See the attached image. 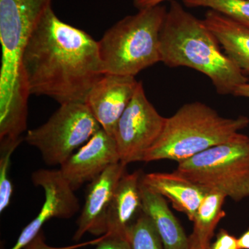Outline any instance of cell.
<instances>
[{"label": "cell", "mask_w": 249, "mask_h": 249, "mask_svg": "<svg viewBox=\"0 0 249 249\" xmlns=\"http://www.w3.org/2000/svg\"><path fill=\"white\" fill-rule=\"evenodd\" d=\"M53 1L0 0V142L24 140L30 94L23 71V54Z\"/></svg>", "instance_id": "2"}, {"label": "cell", "mask_w": 249, "mask_h": 249, "mask_svg": "<svg viewBox=\"0 0 249 249\" xmlns=\"http://www.w3.org/2000/svg\"><path fill=\"white\" fill-rule=\"evenodd\" d=\"M135 77L106 73L95 83L85 101L101 128L114 137L119 119L133 97Z\"/></svg>", "instance_id": "10"}, {"label": "cell", "mask_w": 249, "mask_h": 249, "mask_svg": "<svg viewBox=\"0 0 249 249\" xmlns=\"http://www.w3.org/2000/svg\"><path fill=\"white\" fill-rule=\"evenodd\" d=\"M104 237V235L101 236L96 240L83 242L78 245L67 246V247H54L47 245L45 242V237L43 231H41L37 235L27 244L23 249H77L89 245H97Z\"/></svg>", "instance_id": "21"}, {"label": "cell", "mask_w": 249, "mask_h": 249, "mask_svg": "<svg viewBox=\"0 0 249 249\" xmlns=\"http://www.w3.org/2000/svg\"><path fill=\"white\" fill-rule=\"evenodd\" d=\"M122 162L111 165L90 182L85 204L78 220L73 240L78 242L86 233L102 236L107 233V215L118 183L126 173Z\"/></svg>", "instance_id": "12"}, {"label": "cell", "mask_w": 249, "mask_h": 249, "mask_svg": "<svg viewBox=\"0 0 249 249\" xmlns=\"http://www.w3.org/2000/svg\"><path fill=\"white\" fill-rule=\"evenodd\" d=\"M166 1H169V0H133V3L134 6L137 9L142 10L155 7Z\"/></svg>", "instance_id": "24"}, {"label": "cell", "mask_w": 249, "mask_h": 249, "mask_svg": "<svg viewBox=\"0 0 249 249\" xmlns=\"http://www.w3.org/2000/svg\"><path fill=\"white\" fill-rule=\"evenodd\" d=\"M142 174L126 172L118 183L107 215V233L127 239V232L142 213Z\"/></svg>", "instance_id": "13"}, {"label": "cell", "mask_w": 249, "mask_h": 249, "mask_svg": "<svg viewBox=\"0 0 249 249\" xmlns=\"http://www.w3.org/2000/svg\"><path fill=\"white\" fill-rule=\"evenodd\" d=\"M208 191L235 201L249 197V137L242 133L178 163L175 170Z\"/></svg>", "instance_id": "6"}, {"label": "cell", "mask_w": 249, "mask_h": 249, "mask_svg": "<svg viewBox=\"0 0 249 249\" xmlns=\"http://www.w3.org/2000/svg\"><path fill=\"white\" fill-rule=\"evenodd\" d=\"M126 237L131 249H164L151 219L142 211L129 228Z\"/></svg>", "instance_id": "18"}, {"label": "cell", "mask_w": 249, "mask_h": 249, "mask_svg": "<svg viewBox=\"0 0 249 249\" xmlns=\"http://www.w3.org/2000/svg\"><path fill=\"white\" fill-rule=\"evenodd\" d=\"M233 95L238 97L249 98V80L245 84L240 85L239 88H237Z\"/></svg>", "instance_id": "26"}, {"label": "cell", "mask_w": 249, "mask_h": 249, "mask_svg": "<svg viewBox=\"0 0 249 249\" xmlns=\"http://www.w3.org/2000/svg\"><path fill=\"white\" fill-rule=\"evenodd\" d=\"M188 7H205L249 28V0H182Z\"/></svg>", "instance_id": "19"}, {"label": "cell", "mask_w": 249, "mask_h": 249, "mask_svg": "<svg viewBox=\"0 0 249 249\" xmlns=\"http://www.w3.org/2000/svg\"><path fill=\"white\" fill-rule=\"evenodd\" d=\"M142 211L150 218L164 249H188L189 237L170 211L165 198L151 191L141 181Z\"/></svg>", "instance_id": "15"}, {"label": "cell", "mask_w": 249, "mask_h": 249, "mask_svg": "<svg viewBox=\"0 0 249 249\" xmlns=\"http://www.w3.org/2000/svg\"><path fill=\"white\" fill-rule=\"evenodd\" d=\"M101 129L84 103H67L28 131L24 140L39 150L46 164L60 165Z\"/></svg>", "instance_id": "7"}, {"label": "cell", "mask_w": 249, "mask_h": 249, "mask_svg": "<svg viewBox=\"0 0 249 249\" xmlns=\"http://www.w3.org/2000/svg\"><path fill=\"white\" fill-rule=\"evenodd\" d=\"M203 21L226 55L244 73L249 74V28L213 10L206 12Z\"/></svg>", "instance_id": "16"}, {"label": "cell", "mask_w": 249, "mask_h": 249, "mask_svg": "<svg viewBox=\"0 0 249 249\" xmlns=\"http://www.w3.org/2000/svg\"><path fill=\"white\" fill-rule=\"evenodd\" d=\"M161 62L186 67L209 78L217 93L233 95L249 79L226 53L204 21L171 0L160 34Z\"/></svg>", "instance_id": "3"}, {"label": "cell", "mask_w": 249, "mask_h": 249, "mask_svg": "<svg viewBox=\"0 0 249 249\" xmlns=\"http://www.w3.org/2000/svg\"><path fill=\"white\" fill-rule=\"evenodd\" d=\"M227 196L219 192L209 191L201 201L196 217L190 240L204 247H210L214 230L219 222L226 217L222 206Z\"/></svg>", "instance_id": "17"}, {"label": "cell", "mask_w": 249, "mask_h": 249, "mask_svg": "<svg viewBox=\"0 0 249 249\" xmlns=\"http://www.w3.org/2000/svg\"><path fill=\"white\" fill-rule=\"evenodd\" d=\"M249 124L247 116L223 117L204 103H186L167 118L161 135L147 152L143 162L168 160L179 163L230 142Z\"/></svg>", "instance_id": "4"}, {"label": "cell", "mask_w": 249, "mask_h": 249, "mask_svg": "<svg viewBox=\"0 0 249 249\" xmlns=\"http://www.w3.org/2000/svg\"><path fill=\"white\" fill-rule=\"evenodd\" d=\"M211 249H238L237 238L227 231L221 229L215 242L211 246Z\"/></svg>", "instance_id": "22"}, {"label": "cell", "mask_w": 249, "mask_h": 249, "mask_svg": "<svg viewBox=\"0 0 249 249\" xmlns=\"http://www.w3.org/2000/svg\"><path fill=\"white\" fill-rule=\"evenodd\" d=\"M120 161L115 139L101 129L60 165L59 170L76 191Z\"/></svg>", "instance_id": "11"}, {"label": "cell", "mask_w": 249, "mask_h": 249, "mask_svg": "<svg viewBox=\"0 0 249 249\" xmlns=\"http://www.w3.org/2000/svg\"><path fill=\"white\" fill-rule=\"evenodd\" d=\"M95 249H131L128 241L123 237L104 235Z\"/></svg>", "instance_id": "23"}, {"label": "cell", "mask_w": 249, "mask_h": 249, "mask_svg": "<svg viewBox=\"0 0 249 249\" xmlns=\"http://www.w3.org/2000/svg\"><path fill=\"white\" fill-rule=\"evenodd\" d=\"M20 144H0V213L11 204L14 186L10 178L11 156Z\"/></svg>", "instance_id": "20"}, {"label": "cell", "mask_w": 249, "mask_h": 249, "mask_svg": "<svg viewBox=\"0 0 249 249\" xmlns=\"http://www.w3.org/2000/svg\"><path fill=\"white\" fill-rule=\"evenodd\" d=\"M29 94L60 105L84 103L104 75L98 42L64 22L50 7L33 32L22 58Z\"/></svg>", "instance_id": "1"}, {"label": "cell", "mask_w": 249, "mask_h": 249, "mask_svg": "<svg viewBox=\"0 0 249 249\" xmlns=\"http://www.w3.org/2000/svg\"><path fill=\"white\" fill-rule=\"evenodd\" d=\"M36 186L45 191V201L40 212L23 229L16 244L11 249H23L42 231L45 223L53 218L70 219L80 209L74 192L60 170L40 169L31 175Z\"/></svg>", "instance_id": "9"}, {"label": "cell", "mask_w": 249, "mask_h": 249, "mask_svg": "<svg viewBox=\"0 0 249 249\" xmlns=\"http://www.w3.org/2000/svg\"><path fill=\"white\" fill-rule=\"evenodd\" d=\"M188 249H211V246L210 247H204V246L199 245V244L190 240V245Z\"/></svg>", "instance_id": "27"}, {"label": "cell", "mask_w": 249, "mask_h": 249, "mask_svg": "<svg viewBox=\"0 0 249 249\" xmlns=\"http://www.w3.org/2000/svg\"><path fill=\"white\" fill-rule=\"evenodd\" d=\"M142 182L151 191L169 199L174 209L186 214L193 222L208 190L174 171L142 175Z\"/></svg>", "instance_id": "14"}, {"label": "cell", "mask_w": 249, "mask_h": 249, "mask_svg": "<svg viewBox=\"0 0 249 249\" xmlns=\"http://www.w3.org/2000/svg\"><path fill=\"white\" fill-rule=\"evenodd\" d=\"M238 249H249V229L237 238Z\"/></svg>", "instance_id": "25"}, {"label": "cell", "mask_w": 249, "mask_h": 249, "mask_svg": "<svg viewBox=\"0 0 249 249\" xmlns=\"http://www.w3.org/2000/svg\"><path fill=\"white\" fill-rule=\"evenodd\" d=\"M167 11L162 5L139 10L105 33L98 41L104 74L135 77L161 62L160 34Z\"/></svg>", "instance_id": "5"}, {"label": "cell", "mask_w": 249, "mask_h": 249, "mask_svg": "<svg viewBox=\"0 0 249 249\" xmlns=\"http://www.w3.org/2000/svg\"><path fill=\"white\" fill-rule=\"evenodd\" d=\"M166 119L148 101L142 82H139L114 134L121 162L127 165L143 161L147 152L161 135Z\"/></svg>", "instance_id": "8"}]
</instances>
